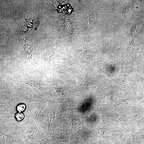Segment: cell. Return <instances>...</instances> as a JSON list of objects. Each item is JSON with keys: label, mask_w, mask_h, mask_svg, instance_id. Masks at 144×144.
I'll return each mask as SVG.
<instances>
[{"label": "cell", "mask_w": 144, "mask_h": 144, "mask_svg": "<svg viewBox=\"0 0 144 144\" xmlns=\"http://www.w3.org/2000/svg\"><path fill=\"white\" fill-rule=\"evenodd\" d=\"M37 101V107L32 114L31 119L36 122L41 131L45 134L47 127V106L45 98L40 96Z\"/></svg>", "instance_id": "cell-1"}, {"label": "cell", "mask_w": 144, "mask_h": 144, "mask_svg": "<svg viewBox=\"0 0 144 144\" xmlns=\"http://www.w3.org/2000/svg\"><path fill=\"white\" fill-rule=\"evenodd\" d=\"M56 143V144H64L61 143Z\"/></svg>", "instance_id": "cell-8"}, {"label": "cell", "mask_w": 144, "mask_h": 144, "mask_svg": "<svg viewBox=\"0 0 144 144\" xmlns=\"http://www.w3.org/2000/svg\"><path fill=\"white\" fill-rule=\"evenodd\" d=\"M1 144H26L22 137L5 133L0 131Z\"/></svg>", "instance_id": "cell-4"}, {"label": "cell", "mask_w": 144, "mask_h": 144, "mask_svg": "<svg viewBox=\"0 0 144 144\" xmlns=\"http://www.w3.org/2000/svg\"><path fill=\"white\" fill-rule=\"evenodd\" d=\"M33 47L31 46V45H27L25 46L24 47V51L25 53L26 54V55H29V54H30L33 50Z\"/></svg>", "instance_id": "cell-7"}, {"label": "cell", "mask_w": 144, "mask_h": 144, "mask_svg": "<svg viewBox=\"0 0 144 144\" xmlns=\"http://www.w3.org/2000/svg\"><path fill=\"white\" fill-rule=\"evenodd\" d=\"M24 134L22 138L26 144H35L46 138L45 134L41 131L36 122L31 119Z\"/></svg>", "instance_id": "cell-2"}, {"label": "cell", "mask_w": 144, "mask_h": 144, "mask_svg": "<svg viewBox=\"0 0 144 144\" xmlns=\"http://www.w3.org/2000/svg\"><path fill=\"white\" fill-rule=\"evenodd\" d=\"M35 144H56L53 140L45 138L37 142Z\"/></svg>", "instance_id": "cell-6"}, {"label": "cell", "mask_w": 144, "mask_h": 144, "mask_svg": "<svg viewBox=\"0 0 144 144\" xmlns=\"http://www.w3.org/2000/svg\"><path fill=\"white\" fill-rule=\"evenodd\" d=\"M55 107L54 105L50 106L47 111L46 119L48 124L47 134L51 133L54 126L56 111Z\"/></svg>", "instance_id": "cell-5"}, {"label": "cell", "mask_w": 144, "mask_h": 144, "mask_svg": "<svg viewBox=\"0 0 144 144\" xmlns=\"http://www.w3.org/2000/svg\"><path fill=\"white\" fill-rule=\"evenodd\" d=\"M16 80L19 83L29 85L40 97L45 99L46 94L42 82L38 77L30 74H23L17 77Z\"/></svg>", "instance_id": "cell-3"}]
</instances>
